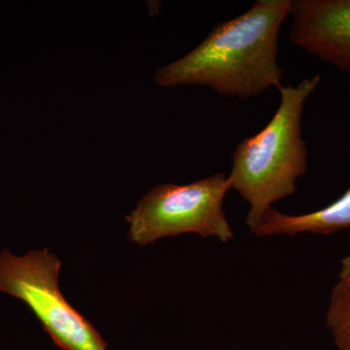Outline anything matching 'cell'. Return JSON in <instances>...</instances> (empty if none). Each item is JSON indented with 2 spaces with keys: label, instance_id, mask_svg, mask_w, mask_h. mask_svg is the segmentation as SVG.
I'll use <instances>...</instances> for the list:
<instances>
[{
  "label": "cell",
  "instance_id": "5",
  "mask_svg": "<svg viewBox=\"0 0 350 350\" xmlns=\"http://www.w3.org/2000/svg\"><path fill=\"white\" fill-rule=\"evenodd\" d=\"M290 41L350 75V0H292Z\"/></svg>",
  "mask_w": 350,
  "mask_h": 350
},
{
  "label": "cell",
  "instance_id": "2",
  "mask_svg": "<svg viewBox=\"0 0 350 350\" xmlns=\"http://www.w3.org/2000/svg\"><path fill=\"white\" fill-rule=\"evenodd\" d=\"M321 83L314 75L298 86H280V105L261 131L244 137L232 153V189L250 206L246 225L250 232L271 206L297 192V180L308 170V149L301 137L306 101Z\"/></svg>",
  "mask_w": 350,
  "mask_h": 350
},
{
  "label": "cell",
  "instance_id": "3",
  "mask_svg": "<svg viewBox=\"0 0 350 350\" xmlns=\"http://www.w3.org/2000/svg\"><path fill=\"white\" fill-rule=\"evenodd\" d=\"M231 189L229 178L222 172L185 185L159 184L126 216L129 239L146 246L167 237L193 232L227 243L234 232L223 202Z\"/></svg>",
  "mask_w": 350,
  "mask_h": 350
},
{
  "label": "cell",
  "instance_id": "4",
  "mask_svg": "<svg viewBox=\"0 0 350 350\" xmlns=\"http://www.w3.org/2000/svg\"><path fill=\"white\" fill-rule=\"evenodd\" d=\"M62 262L48 248L23 256L0 252V292L29 306L44 331L63 350H107L93 324L73 308L59 289Z\"/></svg>",
  "mask_w": 350,
  "mask_h": 350
},
{
  "label": "cell",
  "instance_id": "7",
  "mask_svg": "<svg viewBox=\"0 0 350 350\" xmlns=\"http://www.w3.org/2000/svg\"><path fill=\"white\" fill-rule=\"evenodd\" d=\"M327 324L338 350H350V285L338 282L332 291Z\"/></svg>",
  "mask_w": 350,
  "mask_h": 350
},
{
  "label": "cell",
  "instance_id": "1",
  "mask_svg": "<svg viewBox=\"0 0 350 350\" xmlns=\"http://www.w3.org/2000/svg\"><path fill=\"white\" fill-rule=\"evenodd\" d=\"M292 0H257L243 15L219 23L181 59L156 71L155 83L170 88L199 85L241 100L282 86L278 38Z\"/></svg>",
  "mask_w": 350,
  "mask_h": 350
},
{
  "label": "cell",
  "instance_id": "8",
  "mask_svg": "<svg viewBox=\"0 0 350 350\" xmlns=\"http://www.w3.org/2000/svg\"><path fill=\"white\" fill-rule=\"evenodd\" d=\"M340 280L350 285V255L342 259L340 271Z\"/></svg>",
  "mask_w": 350,
  "mask_h": 350
},
{
  "label": "cell",
  "instance_id": "6",
  "mask_svg": "<svg viewBox=\"0 0 350 350\" xmlns=\"http://www.w3.org/2000/svg\"><path fill=\"white\" fill-rule=\"evenodd\" d=\"M345 229H350V188L329 206L310 213L289 215L271 207L251 232L257 237L295 236L301 232L329 234Z\"/></svg>",
  "mask_w": 350,
  "mask_h": 350
}]
</instances>
